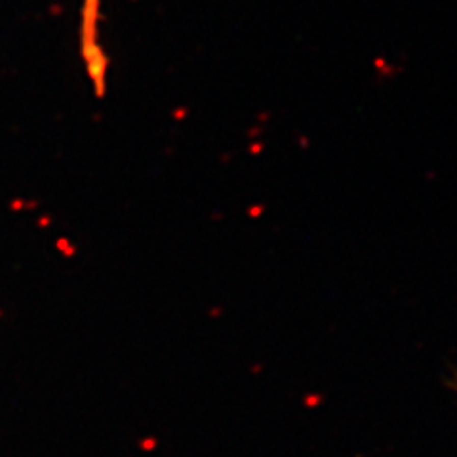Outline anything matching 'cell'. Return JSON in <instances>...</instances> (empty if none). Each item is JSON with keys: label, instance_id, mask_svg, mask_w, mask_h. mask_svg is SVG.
Listing matches in <instances>:
<instances>
[{"label": "cell", "instance_id": "obj_1", "mask_svg": "<svg viewBox=\"0 0 457 457\" xmlns=\"http://www.w3.org/2000/svg\"><path fill=\"white\" fill-rule=\"evenodd\" d=\"M451 385H453V389H455V392H457V375H455V379L451 381Z\"/></svg>", "mask_w": 457, "mask_h": 457}]
</instances>
